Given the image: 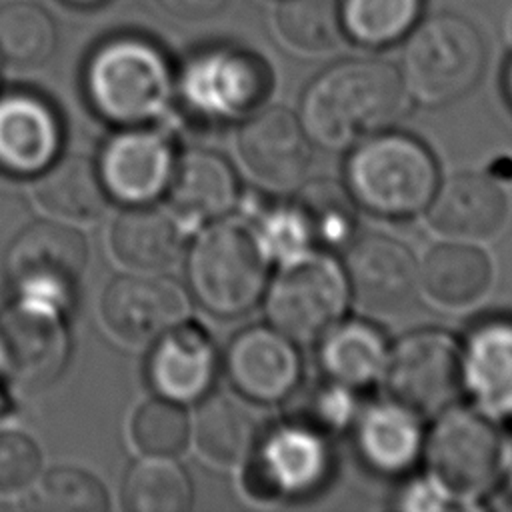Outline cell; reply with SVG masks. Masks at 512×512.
Instances as JSON below:
<instances>
[{
  "label": "cell",
  "mask_w": 512,
  "mask_h": 512,
  "mask_svg": "<svg viewBox=\"0 0 512 512\" xmlns=\"http://www.w3.org/2000/svg\"><path fill=\"white\" fill-rule=\"evenodd\" d=\"M0 364H2V354H0Z\"/></svg>",
  "instance_id": "cell-44"
},
{
  "label": "cell",
  "mask_w": 512,
  "mask_h": 512,
  "mask_svg": "<svg viewBox=\"0 0 512 512\" xmlns=\"http://www.w3.org/2000/svg\"><path fill=\"white\" fill-rule=\"evenodd\" d=\"M294 206L306 220L316 246L338 248L352 242L356 224L354 198L336 182L318 180L306 184Z\"/></svg>",
  "instance_id": "cell-31"
},
{
  "label": "cell",
  "mask_w": 512,
  "mask_h": 512,
  "mask_svg": "<svg viewBox=\"0 0 512 512\" xmlns=\"http://www.w3.org/2000/svg\"><path fill=\"white\" fill-rule=\"evenodd\" d=\"M84 88L92 108L104 120L130 128L164 112L172 92V74L154 44L120 36L92 52Z\"/></svg>",
  "instance_id": "cell-3"
},
{
  "label": "cell",
  "mask_w": 512,
  "mask_h": 512,
  "mask_svg": "<svg viewBox=\"0 0 512 512\" xmlns=\"http://www.w3.org/2000/svg\"><path fill=\"white\" fill-rule=\"evenodd\" d=\"M268 258L242 222H216L196 238L188 252L186 276L196 302L214 316L248 312L264 294Z\"/></svg>",
  "instance_id": "cell-4"
},
{
  "label": "cell",
  "mask_w": 512,
  "mask_h": 512,
  "mask_svg": "<svg viewBox=\"0 0 512 512\" xmlns=\"http://www.w3.org/2000/svg\"><path fill=\"white\" fill-rule=\"evenodd\" d=\"M258 426L252 414L226 394L204 398L196 416L200 454L212 464L234 466L252 456L258 444Z\"/></svg>",
  "instance_id": "cell-28"
},
{
  "label": "cell",
  "mask_w": 512,
  "mask_h": 512,
  "mask_svg": "<svg viewBox=\"0 0 512 512\" xmlns=\"http://www.w3.org/2000/svg\"><path fill=\"white\" fill-rule=\"evenodd\" d=\"M486 66L478 30L456 14L424 20L402 52L404 88L420 102L438 106L470 92Z\"/></svg>",
  "instance_id": "cell-5"
},
{
  "label": "cell",
  "mask_w": 512,
  "mask_h": 512,
  "mask_svg": "<svg viewBox=\"0 0 512 512\" xmlns=\"http://www.w3.org/2000/svg\"><path fill=\"white\" fill-rule=\"evenodd\" d=\"M252 456L256 482L276 498H302L316 492L332 464L324 432L296 420L258 438Z\"/></svg>",
  "instance_id": "cell-15"
},
{
  "label": "cell",
  "mask_w": 512,
  "mask_h": 512,
  "mask_svg": "<svg viewBox=\"0 0 512 512\" xmlns=\"http://www.w3.org/2000/svg\"><path fill=\"white\" fill-rule=\"evenodd\" d=\"M280 38L300 52H324L342 34L336 0H282L276 8Z\"/></svg>",
  "instance_id": "cell-33"
},
{
  "label": "cell",
  "mask_w": 512,
  "mask_h": 512,
  "mask_svg": "<svg viewBox=\"0 0 512 512\" xmlns=\"http://www.w3.org/2000/svg\"><path fill=\"white\" fill-rule=\"evenodd\" d=\"M292 394L298 396L294 406L296 416L292 420L316 428L324 434L344 428L356 414L352 388L330 378L324 384L308 386L304 390H298L296 386Z\"/></svg>",
  "instance_id": "cell-36"
},
{
  "label": "cell",
  "mask_w": 512,
  "mask_h": 512,
  "mask_svg": "<svg viewBox=\"0 0 512 512\" xmlns=\"http://www.w3.org/2000/svg\"><path fill=\"white\" fill-rule=\"evenodd\" d=\"M66 2L76 4V6H94V4H98V2H102V0H66Z\"/></svg>",
  "instance_id": "cell-43"
},
{
  "label": "cell",
  "mask_w": 512,
  "mask_h": 512,
  "mask_svg": "<svg viewBox=\"0 0 512 512\" xmlns=\"http://www.w3.org/2000/svg\"><path fill=\"white\" fill-rule=\"evenodd\" d=\"M224 370L244 398L272 404L298 386L300 356L294 342L274 326H250L230 340Z\"/></svg>",
  "instance_id": "cell-16"
},
{
  "label": "cell",
  "mask_w": 512,
  "mask_h": 512,
  "mask_svg": "<svg viewBox=\"0 0 512 512\" xmlns=\"http://www.w3.org/2000/svg\"><path fill=\"white\" fill-rule=\"evenodd\" d=\"M256 236L266 258H276L282 264L310 252L314 244L306 220L294 204L266 214Z\"/></svg>",
  "instance_id": "cell-38"
},
{
  "label": "cell",
  "mask_w": 512,
  "mask_h": 512,
  "mask_svg": "<svg viewBox=\"0 0 512 512\" xmlns=\"http://www.w3.org/2000/svg\"><path fill=\"white\" fill-rule=\"evenodd\" d=\"M42 472V454L36 442L18 432H0V498L20 496L34 486Z\"/></svg>",
  "instance_id": "cell-37"
},
{
  "label": "cell",
  "mask_w": 512,
  "mask_h": 512,
  "mask_svg": "<svg viewBox=\"0 0 512 512\" xmlns=\"http://www.w3.org/2000/svg\"><path fill=\"white\" fill-rule=\"evenodd\" d=\"M38 504L56 512H104L108 510V492L96 476L80 468L62 466L44 476Z\"/></svg>",
  "instance_id": "cell-35"
},
{
  "label": "cell",
  "mask_w": 512,
  "mask_h": 512,
  "mask_svg": "<svg viewBox=\"0 0 512 512\" xmlns=\"http://www.w3.org/2000/svg\"><path fill=\"white\" fill-rule=\"evenodd\" d=\"M462 384L488 412L512 416V320L496 318L472 330L462 352Z\"/></svg>",
  "instance_id": "cell-21"
},
{
  "label": "cell",
  "mask_w": 512,
  "mask_h": 512,
  "mask_svg": "<svg viewBox=\"0 0 512 512\" xmlns=\"http://www.w3.org/2000/svg\"><path fill=\"white\" fill-rule=\"evenodd\" d=\"M384 374L394 400L418 414H438L464 386L462 350L446 332H410L388 350Z\"/></svg>",
  "instance_id": "cell-9"
},
{
  "label": "cell",
  "mask_w": 512,
  "mask_h": 512,
  "mask_svg": "<svg viewBox=\"0 0 512 512\" xmlns=\"http://www.w3.org/2000/svg\"><path fill=\"white\" fill-rule=\"evenodd\" d=\"M348 282L340 266L320 254L306 252L282 264L266 292L270 326L292 342L320 340L342 316Z\"/></svg>",
  "instance_id": "cell-7"
},
{
  "label": "cell",
  "mask_w": 512,
  "mask_h": 512,
  "mask_svg": "<svg viewBox=\"0 0 512 512\" xmlns=\"http://www.w3.org/2000/svg\"><path fill=\"white\" fill-rule=\"evenodd\" d=\"M422 0H344L342 30L360 44L386 46L400 40L420 14Z\"/></svg>",
  "instance_id": "cell-32"
},
{
  "label": "cell",
  "mask_w": 512,
  "mask_h": 512,
  "mask_svg": "<svg viewBox=\"0 0 512 512\" xmlns=\"http://www.w3.org/2000/svg\"><path fill=\"white\" fill-rule=\"evenodd\" d=\"M354 438L370 468L382 474H400L414 464L422 448L418 412L398 400L370 404L356 418Z\"/></svg>",
  "instance_id": "cell-23"
},
{
  "label": "cell",
  "mask_w": 512,
  "mask_h": 512,
  "mask_svg": "<svg viewBox=\"0 0 512 512\" xmlns=\"http://www.w3.org/2000/svg\"><path fill=\"white\" fill-rule=\"evenodd\" d=\"M146 374L152 388L172 402H194L210 390L216 374V350L192 324H180L154 340Z\"/></svg>",
  "instance_id": "cell-20"
},
{
  "label": "cell",
  "mask_w": 512,
  "mask_h": 512,
  "mask_svg": "<svg viewBox=\"0 0 512 512\" xmlns=\"http://www.w3.org/2000/svg\"><path fill=\"white\" fill-rule=\"evenodd\" d=\"M122 504L130 512H186L192 506V484L180 464L150 454L126 472Z\"/></svg>",
  "instance_id": "cell-29"
},
{
  "label": "cell",
  "mask_w": 512,
  "mask_h": 512,
  "mask_svg": "<svg viewBox=\"0 0 512 512\" xmlns=\"http://www.w3.org/2000/svg\"><path fill=\"white\" fill-rule=\"evenodd\" d=\"M388 348L382 334L366 322L334 324L320 344L326 376L348 388L364 386L384 372Z\"/></svg>",
  "instance_id": "cell-27"
},
{
  "label": "cell",
  "mask_w": 512,
  "mask_h": 512,
  "mask_svg": "<svg viewBox=\"0 0 512 512\" xmlns=\"http://www.w3.org/2000/svg\"><path fill=\"white\" fill-rule=\"evenodd\" d=\"M70 352L60 310L18 300L0 314V354L10 374L24 384L54 380Z\"/></svg>",
  "instance_id": "cell-14"
},
{
  "label": "cell",
  "mask_w": 512,
  "mask_h": 512,
  "mask_svg": "<svg viewBox=\"0 0 512 512\" xmlns=\"http://www.w3.org/2000/svg\"><path fill=\"white\" fill-rule=\"evenodd\" d=\"M58 44L52 16L32 2L0 8V56L14 66L36 68L50 60Z\"/></svg>",
  "instance_id": "cell-30"
},
{
  "label": "cell",
  "mask_w": 512,
  "mask_h": 512,
  "mask_svg": "<svg viewBox=\"0 0 512 512\" xmlns=\"http://www.w3.org/2000/svg\"><path fill=\"white\" fill-rule=\"evenodd\" d=\"M508 214L502 188L488 176L460 172L446 178L428 204L434 230L456 240H486L494 236Z\"/></svg>",
  "instance_id": "cell-18"
},
{
  "label": "cell",
  "mask_w": 512,
  "mask_h": 512,
  "mask_svg": "<svg viewBox=\"0 0 512 512\" xmlns=\"http://www.w3.org/2000/svg\"><path fill=\"white\" fill-rule=\"evenodd\" d=\"M400 72L382 60H342L304 90L300 122L326 150H344L384 132L404 108Z\"/></svg>",
  "instance_id": "cell-1"
},
{
  "label": "cell",
  "mask_w": 512,
  "mask_h": 512,
  "mask_svg": "<svg viewBox=\"0 0 512 512\" xmlns=\"http://www.w3.org/2000/svg\"><path fill=\"white\" fill-rule=\"evenodd\" d=\"M506 92H508V98L512 102V62H510V66L506 70Z\"/></svg>",
  "instance_id": "cell-42"
},
{
  "label": "cell",
  "mask_w": 512,
  "mask_h": 512,
  "mask_svg": "<svg viewBox=\"0 0 512 512\" xmlns=\"http://www.w3.org/2000/svg\"><path fill=\"white\" fill-rule=\"evenodd\" d=\"M500 474H504L508 490L512 492V442L508 448H502V462H500Z\"/></svg>",
  "instance_id": "cell-41"
},
{
  "label": "cell",
  "mask_w": 512,
  "mask_h": 512,
  "mask_svg": "<svg viewBox=\"0 0 512 512\" xmlns=\"http://www.w3.org/2000/svg\"><path fill=\"white\" fill-rule=\"evenodd\" d=\"M110 244L124 266L138 272H162L178 262L184 238L170 214L132 206L116 218Z\"/></svg>",
  "instance_id": "cell-24"
},
{
  "label": "cell",
  "mask_w": 512,
  "mask_h": 512,
  "mask_svg": "<svg viewBox=\"0 0 512 512\" xmlns=\"http://www.w3.org/2000/svg\"><path fill=\"white\" fill-rule=\"evenodd\" d=\"M426 456L432 478L450 496L474 498L500 476L502 440L482 414L450 406L430 430Z\"/></svg>",
  "instance_id": "cell-8"
},
{
  "label": "cell",
  "mask_w": 512,
  "mask_h": 512,
  "mask_svg": "<svg viewBox=\"0 0 512 512\" xmlns=\"http://www.w3.org/2000/svg\"><path fill=\"white\" fill-rule=\"evenodd\" d=\"M96 168L110 196L138 206L168 188L174 158L164 136L130 126L104 142Z\"/></svg>",
  "instance_id": "cell-17"
},
{
  "label": "cell",
  "mask_w": 512,
  "mask_h": 512,
  "mask_svg": "<svg viewBox=\"0 0 512 512\" xmlns=\"http://www.w3.org/2000/svg\"><path fill=\"white\" fill-rule=\"evenodd\" d=\"M132 436L136 446L154 456H172L190 440V420L178 402L156 398L144 402L134 416Z\"/></svg>",
  "instance_id": "cell-34"
},
{
  "label": "cell",
  "mask_w": 512,
  "mask_h": 512,
  "mask_svg": "<svg viewBox=\"0 0 512 512\" xmlns=\"http://www.w3.org/2000/svg\"><path fill=\"white\" fill-rule=\"evenodd\" d=\"M172 208L194 220L226 216L238 198V178L226 158L210 150H188L174 162L168 184Z\"/></svg>",
  "instance_id": "cell-22"
},
{
  "label": "cell",
  "mask_w": 512,
  "mask_h": 512,
  "mask_svg": "<svg viewBox=\"0 0 512 512\" xmlns=\"http://www.w3.org/2000/svg\"><path fill=\"white\" fill-rule=\"evenodd\" d=\"M180 86L200 114L232 118L260 104L268 90V74L254 56L218 48L194 56L182 72Z\"/></svg>",
  "instance_id": "cell-12"
},
{
  "label": "cell",
  "mask_w": 512,
  "mask_h": 512,
  "mask_svg": "<svg viewBox=\"0 0 512 512\" xmlns=\"http://www.w3.org/2000/svg\"><path fill=\"white\" fill-rule=\"evenodd\" d=\"M346 184L354 202L368 212L406 218L428 208L438 188V170L422 142L384 130L352 148Z\"/></svg>",
  "instance_id": "cell-2"
},
{
  "label": "cell",
  "mask_w": 512,
  "mask_h": 512,
  "mask_svg": "<svg viewBox=\"0 0 512 512\" xmlns=\"http://www.w3.org/2000/svg\"><path fill=\"white\" fill-rule=\"evenodd\" d=\"M492 266L488 256L466 242L436 246L420 268L424 292L448 308H462L476 302L490 286Z\"/></svg>",
  "instance_id": "cell-25"
},
{
  "label": "cell",
  "mask_w": 512,
  "mask_h": 512,
  "mask_svg": "<svg viewBox=\"0 0 512 512\" xmlns=\"http://www.w3.org/2000/svg\"><path fill=\"white\" fill-rule=\"evenodd\" d=\"M84 236L58 222H32L8 246L4 272L20 300L66 308L86 270Z\"/></svg>",
  "instance_id": "cell-6"
},
{
  "label": "cell",
  "mask_w": 512,
  "mask_h": 512,
  "mask_svg": "<svg viewBox=\"0 0 512 512\" xmlns=\"http://www.w3.org/2000/svg\"><path fill=\"white\" fill-rule=\"evenodd\" d=\"M452 498L434 478L432 482H414L402 494V506L408 510H438Z\"/></svg>",
  "instance_id": "cell-39"
},
{
  "label": "cell",
  "mask_w": 512,
  "mask_h": 512,
  "mask_svg": "<svg viewBox=\"0 0 512 512\" xmlns=\"http://www.w3.org/2000/svg\"><path fill=\"white\" fill-rule=\"evenodd\" d=\"M190 300L184 288L154 272L114 278L102 296L108 330L124 342L144 344L186 322Z\"/></svg>",
  "instance_id": "cell-10"
},
{
  "label": "cell",
  "mask_w": 512,
  "mask_h": 512,
  "mask_svg": "<svg viewBox=\"0 0 512 512\" xmlns=\"http://www.w3.org/2000/svg\"><path fill=\"white\" fill-rule=\"evenodd\" d=\"M60 148V124L52 108L24 92L0 98V168L30 176L48 168Z\"/></svg>",
  "instance_id": "cell-19"
},
{
  "label": "cell",
  "mask_w": 512,
  "mask_h": 512,
  "mask_svg": "<svg viewBox=\"0 0 512 512\" xmlns=\"http://www.w3.org/2000/svg\"><path fill=\"white\" fill-rule=\"evenodd\" d=\"M238 152L250 174L268 188H298L312 160V140L300 118L282 106L252 114L238 132Z\"/></svg>",
  "instance_id": "cell-13"
},
{
  "label": "cell",
  "mask_w": 512,
  "mask_h": 512,
  "mask_svg": "<svg viewBox=\"0 0 512 512\" xmlns=\"http://www.w3.org/2000/svg\"><path fill=\"white\" fill-rule=\"evenodd\" d=\"M162 10L184 20H202L218 14L228 0H156Z\"/></svg>",
  "instance_id": "cell-40"
},
{
  "label": "cell",
  "mask_w": 512,
  "mask_h": 512,
  "mask_svg": "<svg viewBox=\"0 0 512 512\" xmlns=\"http://www.w3.org/2000/svg\"><path fill=\"white\" fill-rule=\"evenodd\" d=\"M346 282L356 302L374 314L406 310L420 286V268L406 244L366 234L346 250Z\"/></svg>",
  "instance_id": "cell-11"
},
{
  "label": "cell",
  "mask_w": 512,
  "mask_h": 512,
  "mask_svg": "<svg viewBox=\"0 0 512 512\" xmlns=\"http://www.w3.org/2000/svg\"><path fill=\"white\" fill-rule=\"evenodd\" d=\"M34 192L46 212L72 222L98 218L108 202L96 164L84 156L52 162L40 172Z\"/></svg>",
  "instance_id": "cell-26"
}]
</instances>
